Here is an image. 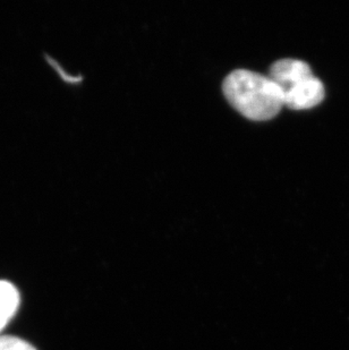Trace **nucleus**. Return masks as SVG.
I'll return each instance as SVG.
<instances>
[{
	"instance_id": "nucleus-1",
	"label": "nucleus",
	"mask_w": 349,
	"mask_h": 350,
	"mask_svg": "<svg viewBox=\"0 0 349 350\" xmlns=\"http://www.w3.org/2000/svg\"><path fill=\"white\" fill-rule=\"evenodd\" d=\"M222 92L234 109L254 122L274 118L285 106L283 90L277 83L252 70L231 72L224 79Z\"/></svg>"
},
{
	"instance_id": "nucleus-4",
	"label": "nucleus",
	"mask_w": 349,
	"mask_h": 350,
	"mask_svg": "<svg viewBox=\"0 0 349 350\" xmlns=\"http://www.w3.org/2000/svg\"><path fill=\"white\" fill-rule=\"evenodd\" d=\"M20 293L8 281L0 280V332L13 319L20 306Z\"/></svg>"
},
{
	"instance_id": "nucleus-2",
	"label": "nucleus",
	"mask_w": 349,
	"mask_h": 350,
	"mask_svg": "<svg viewBox=\"0 0 349 350\" xmlns=\"http://www.w3.org/2000/svg\"><path fill=\"white\" fill-rule=\"evenodd\" d=\"M283 92V105L294 110H307L319 106L326 96L322 81L313 74L293 83Z\"/></svg>"
},
{
	"instance_id": "nucleus-5",
	"label": "nucleus",
	"mask_w": 349,
	"mask_h": 350,
	"mask_svg": "<svg viewBox=\"0 0 349 350\" xmlns=\"http://www.w3.org/2000/svg\"><path fill=\"white\" fill-rule=\"evenodd\" d=\"M0 350H36L27 341L17 337H0Z\"/></svg>"
},
{
	"instance_id": "nucleus-3",
	"label": "nucleus",
	"mask_w": 349,
	"mask_h": 350,
	"mask_svg": "<svg viewBox=\"0 0 349 350\" xmlns=\"http://www.w3.org/2000/svg\"><path fill=\"white\" fill-rule=\"evenodd\" d=\"M310 65L303 60L285 58L272 64L268 77L285 90L293 83L312 75Z\"/></svg>"
}]
</instances>
